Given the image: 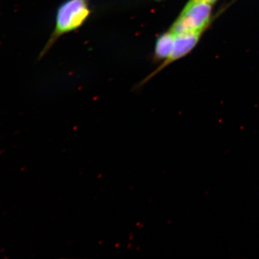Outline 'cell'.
I'll use <instances>...</instances> for the list:
<instances>
[{
	"label": "cell",
	"instance_id": "277c9868",
	"mask_svg": "<svg viewBox=\"0 0 259 259\" xmlns=\"http://www.w3.org/2000/svg\"><path fill=\"white\" fill-rule=\"evenodd\" d=\"M175 34L171 30H168L162 33L156 40L155 45L153 60L155 62H163L171 54L175 42Z\"/></svg>",
	"mask_w": 259,
	"mask_h": 259
},
{
	"label": "cell",
	"instance_id": "3957f363",
	"mask_svg": "<svg viewBox=\"0 0 259 259\" xmlns=\"http://www.w3.org/2000/svg\"><path fill=\"white\" fill-rule=\"evenodd\" d=\"M204 32H183V33L175 34L173 49H172L169 56L167 58L166 60L163 61L159 66H158L157 69L154 70L152 73H151L143 81H141V83L138 85L137 88H141L143 85L147 83L148 81H150L158 73L161 72L162 70L164 69L172 63L180 60L182 58L188 55L198 44Z\"/></svg>",
	"mask_w": 259,
	"mask_h": 259
},
{
	"label": "cell",
	"instance_id": "5b68a950",
	"mask_svg": "<svg viewBox=\"0 0 259 259\" xmlns=\"http://www.w3.org/2000/svg\"><path fill=\"white\" fill-rule=\"evenodd\" d=\"M202 1L206 2V3H208L209 4L214 5L216 3H217L218 0H202Z\"/></svg>",
	"mask_w": 259,
	"mask_h": 259
},
{
	"label": "cell",
	"instance_id": "7a4b0ae2",
	"mask_svg": "<svg viewBox=\"0 0 259 259\" xmlns=\"http://www.w3.org/2000/svg\"><path fill=\"white\" fill-rule=\"evenodd\" d=\"M212 8L202 0H189L169 30L175 34L205 32L212 22Z\"/></svg>",
	"mask_w": 259,
	"mask_h": 259
},
{
	"label": "cell",
	"instance_id": "6da1fadb",
	"mask_svg": "<svg viewBox=\"0 0 259 259\" xmlns=\"http://www.w3.org/2000/svg\"><path fill=\"white\" fill-rule=\"evenodd\" d=\"M91 0H66L56 13L55 27L49 40L40 52L41 59L61 36L81 28L92 13Z\"/></svg>",
	"mask_w": 259,
	"mask_h": 259
}]
</instances>
